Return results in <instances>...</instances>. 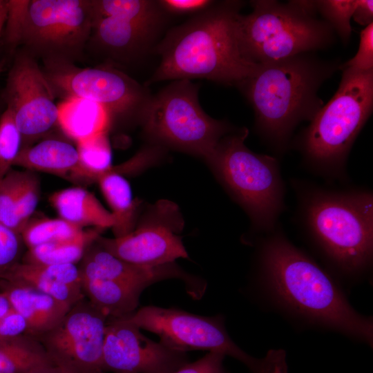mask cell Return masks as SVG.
<instances>
[{
  "mask_svg": "<svg viewBox=\"0 0 373 373\" xmlns=\"http://www.w3.org/2000/svg\"><path fill=\"white\" fill-rule=\"evenodd\" d=\"M21 242L19 234L0 223V283L19 263Z\"/></svg>",
  "mask_w": 373,
  "mask_h": 373,
  "instance_id": "836d02e7",
  "label": "cell"
},
{
  "mask_svg": "<svg viewBox=\"0 0 373 373\" xmlns=\"http://www.w3.org/2000/svg\"><path fill=\"white\" fill-rule=\"evenodd\" d=\"M6 97L21 141L35 140L58 124V104L51 84L30 58L20 57L14 64Z\"/></svg>",
  "mask_w": 373,
  "mask_h": 373,
  "instance_id": "5bb4252c",
  "label": "cell"
},
{
  "mask_svg": "<svg viewBox=\"0 0 373 373\" xmlns=\"http://www.w3.org/2000/svg\"><path fill=\"white\" fill-rule=\"evenodd\" d=\"M49 202L59 218L83 229L85 227L104 230L115 224L111 211L88 191L81 187L57 191L49 197Z\"/></svg>",
  "mask_w": 373,
  "mask_h": 373,
  "instance_id": "ffe728a7",
  "label": "cell"
},
{
  "mask_svg": "<svg viewBox=\"0 0 373 373\" xmlns=\"http://www.w3.org/2000/svg\"><path fill=\"white\" fill-rule=\"evenodd\" d=\"M83 231L84 229L60 218H46L30 219L23 226L20 236L29 249L43 244L70 239Z\"/></svg>",
  "mask_w": 373,
  "mask_h": 373,
  "instance_id": "f1b7e54d",
  "label": "cell"
},
{
  "mask_svg": "<svg viewBox=\"0 0 373 373\" xmlns=\"http://www.w3.org/2000/svg\"><path fill=\"white\" fill-rule=\"evenodd\" d=\"M38 373H106L104 372H82L77 370H75L70 367L55 364L52 366L41 371Z\"/></svg>",
  "mask_w": 373,
  "mask_h": 373,
  "instance_id": "b9f144b4",
  "label": "cell"
},
{
  "mask_svg": "<svg viewBox=\"0 0 373 373\" xmlns=\"http://www.w3.org/2000/svg\"><path fill=\"white\" fill-rule=\"evenodd\" d=\"M258 261L267 285L283 306L314 322L372 343V320L352 307L328 273L288 240L280 227L263 239Z\"/></svg>",
  "mask_w": 373,
  "mask_h": 373,
  "instance_id": "3957f363",
  "label": "cell"
},
{
  "mask_svg": "<svg viewBox=\"0 0 373 373\" xmlns=\"http://www.w3.org/2000/svg\"><path fill=\"white\" fill-rule=\"evenodd\" d=\"M162 8L167 14L197 15L210 8L215 1L210 0H160Z\"/></svg>",
  "mask_w": 373,
  "mask_h": 373,
  "instance_id": "74e56055",
  "label": "cell"
},
{
  "mask_svg": "<svg viewBox=\"0 0 373 373\" xmlns=\"http://www.w3.org/2000/svg\"><path fill=\"white\" fill-rule=\"evenodd\" d=\"M13 310L10 298L5 290L0 291V320Z\"/></svg>",
  "mask_w": 373,
  "mask_h": 373,
  "instance_id": "60d3db41",
  "label": "cell"
},
{
  "mask_svg": "<svg viewBox=\"0 0 373 373\" xmlns=\"http://www.w3.org/2000/svg\"><path fill=\"white\" fill-rule=\"evenodd\" d=\"M20 173L19 171H10L0 183V223L19 235L24 226L17 209Z\"/></svg>",
  "mask_w": 373,
  "mask_h": 373,
  "instance_id": "1f68e13d",
  "label": "cell"
},
{
  "mask_svg": "<svg viewBox=\"0 0 373 373\" xmlns=\"http://www.w3.org/2000/svg\"><path fill=\"white\" fill-rule=\"evenodd\" d=\"M7 13L6 3L3 1H0V35L6 22Z\"/></svg>",
  "mask_w": 373,
  "mask_h": 373,
  "instance_id": "7bdbcfd3",
  "label": "cell"
},
{
  "mask_svg": "<svg viewBox=\"0 0 373 373\" xmlns=\"http://www.w3.org/2000/svg\"><path fill=\"white\" fill-rule=\"evenodd\" d=\"M21 143V134L11 111L7 108L0 118V183L11 171Z\"/></svg>",
  "mask_w": 373,
  "mask_h": 373,
  "instance_id": "4dcf8cb0",
  "label": "cell"
},
{
  "mask_svg": "<svg viewBox=\"0 0 373 373\" xmlns=\"http://www.w3.org/2000/svg\"><path fill=\"white\" fill-rule=\"evenodd\" d=\"M111 122L108 112L92 101L68 97L58 104V125L77 143L108 133Z\"/></svg>",
  "mask_w": 373,
  "mask_h": 373,
  "instance_id": "44dd1931",
  "label": "cell"
},
{
  "mask_svg": "<svg viewBox=\"0 0 373 373\" xmlns=\"http://www.w3.org/2000/svg\"><path fill=\"white\" fill-rule=\"evenodd\" d=\"M198 88L191 80L178 79L151 95L138 122L149 144L205 160L219 141L236 130L203 111Z\"/></svg>",
  "mask_w": 373,
  "mask_h": 373,
  "instance_id": "ba28073f",
  "label": "cell"
},
{
  "mask_svg": "<svg viewBox=\"0 0 373 373\" xmlns=\"http://www.w3.org/2000/svg\"><path fill=\"white\" fill-rule=\"evenodd\" d=\"M81 277L85 298L108 318L126 316L136 310L143 290L104 278Z\"/></svg>",
  "mask_w": 373,
  "mask_h": 373,
  "instance_id": "7402d4cb",
  "label": "cell"
},
{
  "mask_svg": "<svg viewBox=\"0 0 373 373\" xmlns=\"http://www.w3.org/2000/svg\"><path fill=\"white\" fill-rule=\"evenodd\" d=\"M83 180L96 181L113 169L108 133L77 143Z\"/></svg>",
  "mask_w": 373,
  "mask_h": 373,
  "instance_id": "83f0119b",
  "label": "cell"
},
{
  "mask_svg": "<svg viewBox=\"0 0 373 373\" xmlns=\"http://www.w3.org/2000/svg\"><path fill=\"white\" fill-rule=\"evenodd\" d=\"M82 259L79 268L82 276L104 278L143 291L155 283L179 278L185 282L191 288V295L195 297L204 288L202 282L185 272L175 262L153 267L137 265L114 256L97 243L88 247Z\"/></svg>",
  "mask_w": 373,
  "mask_h": 373,
  "instance_id": "9a60e30c",
  "label": "cell"
},
{
  "mask_svg": "<svg viewBox=\"0 0 373 373\" xmlns=\"http://www.w3.org/2000/svg\"><path fill=\"white\" fill-rule=\"evenodd\" d=\"M97 182L115 219L112 228L115 237L130 233L135 228L139 218L138 210L141 202L133 198L129 183L113 169L100 176Z\"/></svg>",
  "mask_w": 373,
  "mask_h": 373,
  "instance_id": "603a6c76",
  "label": "cell"
},
{
  "mask_svg": "<svg viewBox=\"0 0 373 373\" xmlns=\"http://www.w3.org/2000/svg\"><path fill=\"white\" fill-rule=\"evenodd\" d=\"M19 283L72 307L84 297L79 269L75 264H17L3 282Z\"/></svg>",
  "mask_w": 373,
  "mask_h": 373,
  "instance_id": "e0dca14e",
  "label": "cell"
},
{
  "mask_svg": "<svg viewBox=\"0 0 373 373\" xmlns=\"http://www.w3.org/2000/svg\"><path fill=\"white\" fill-rule=\"evenodd\" d=\"M248 135L246 128L228 133L205 161L253 230L268 233L285 209V185L278 158L251 151L245 143Z\"/></svg>",
  "mask_w": 373,
  "mask_h": 373,
  "instance_id": "52a82bcc",
  "label": "cell"
},
{
  "mask_svg": "<svg viewBox=\"0 0 373 373\" xmlns=\"http://www.w3.org/2000/svg\"><path fill=\"white\" fill-rule=\"evenodd\" d=\"M342 70L336 93L290 144L307 169L332 181L347 180L349 153L373 107V69Z\"/></svg>",
  "mask_w": 373,
  "mask_h": 373,
  "instance_id": "5b68a950",
  "label": "cell"
},
{
  "mask_svg": "<svg viewBox=\"0 0 373 373\" xmlns=\"http://www.w3.org/2000/svg\"><path fill=\"white\" fill-rule=\"evenodd\" d=\"M93 17H115L140 22L165 23L167 13L158 1L99 0L90 1Z\"/></svg>",
  "mask_w": 373,
  "mask_h": 373,
  "instance_id": "4316f807",
  "label": "cell"
},
{
  "mask_svg": "<svg viewBox=\"0 0 373 373\" xmlns=\"http://www.w3.org/2000/svg\"><path fill=\"white\" fill-rule=\"evenodd\" d=\"M225 355L218 352H209L203 357L187 363L172 373H227L223 366Z\"/></svg>",
  "mask_w": 373,
  "mask_h": 373,
  "instance_id": "8d00e7d4",
  "label": "cell"
},
{
  "mask_svg": "<svg viewBox=\"0 0 373 373\" xmlns=\"http://www.w3.org/2000/svg\"><path fill=\"white\" fill-rule=\"evenodd\" d=\"M356 5V0L314 1L316 12L332 27L345 44L349 42L351 37L350 19Z\"/></svg>",
  "mask_w": 373,
  "mask_h": 373,
  "instance_id": "f546056e",
  "label": "cell"
},
{
  "mask_svg": "<svg viewBox=\"0 0 373 373\" xmlns=\"http://www.w3.org/2000/svg\"><path fill=\"white\" fill-rule=\"evenodd\" d=\"M14 165L29 171L83 180L77 148L59 140H46L21 149Z\"/></svg>",
  "mask_w": 373,
  "mask_h": 373,
  "instance_id": "d6986e66",
  "label": "cell"
},
{
  "mask_svg": "<svg viewBox=\"0 0 373 373\" xmlns=\"http://www.w3.org/2000/svg\"><path fill=\"white\" fill-rule=\"evenodd\" d=\"M102 229L94 228L79 236L61 241L29 248L23 262L33 265L75 264L81 260L86 249L100 236Z\"/></svg>",
  "mask_w": 373,
  "mask_h": 373,
  "instance_id": "484cf974",
  "label": "cell"
},
{
  "mask_svg": "<svg viewBox=\"0 0 373 373\" xmlns=\"http://www.w3.org/2000/svg\"><path fill=\"white\" fill-rule=\"evenodd\" d=\"M346 68L356 70L373 69V23L361 32L358 49L355 56L339 66L340 70Z\"/></svg>",
  "mask_w": 373,
  "mask_h": 373,
  "instance_id": "d590c367",
  "label": "cell"
},
{
  "mask_svg": "<svg viewBox=\"0 0 373 373\" xmlns=\"http://www.w3.org/2000/svg\"><path fill=\"white\" fill-rule=\"evenodd\" d=\"M243 2L215 1L206 10L171 28L153 52L160 62L144 86L166 80L206 79L238 86L258 68L242 55L237 18Z\"/></svg>",
  "mask_w": 373,
  "mask_h": 373,
  "instance_id": "6da1fadb",
  "label": "cell"
},
{
  "mask_svg": "<svg viewBox=\"0 0 373 373\" xmlns=\"http://www.w3.org/2000/svg\"><path fill=\"white\" fill-rule=\"evenodd\" d=\"M251 13L237 18L242 57L262 64L325 49L334 41V30L316 16L314 1H251Z\"/></svg>",
  "mask_w": 373,
  "mask_h": 373,
  "instance_id": "8992f818",
  "label": "cell"
},
{
  "mask_svg": "<svg viewBox=\"0 0 373 373\" xmlns=\"http://www.w3.org/2000/svg\"><path fill=\"white\" fill-rule=\"evenodd\" d=\"M30 1H7L6 36L7 41L15 44L23 39Z\"/></svg>",
  "mask_w": 373,
  "mask_h": 373,
  "instance_id": "e575fe53",
  "label": "cell"
},
{
  "mask_svg": "<svg viewBox=\"0 0 373 373\" xmlns=\"http://www.w3.org/2000/svg\"><path fill=\"white\" fill-rule=\"evenodd\" d=\"M139 328L157 334L169 348L218 352L244 363L252 373H285L286 363L280 350H269L265 357L251 356L228 334L220 316H204L175 308L144 306L127 316Z\"/></svg>",
  "mask_w": 373,
  "mask_h": 373,
  "instance_id": "9c48e42d",
  "label": "cell"
},
{
  "mask_svg": "<svg viewBox=\"0 0 373 373\" xmlns=\"http://www.w3.org/2000/svg\"><path fill=\"white\" fill-rule=\"evenodd\" d=\"M27 333L26 319L14 309L0 320V342L15 339Z\"/></svg>",
  "mask_w": 373,
  "mask_h": 373,
  "instance_id": "f35d334b",
  "label": "cell"
},
{
  "mask_svg": "<svg viewBox=\"0 0 373 373\" xmlns=\"http://www.w3.org/2000/svg\"><path fill=\"white\" fill-rule=\"evenodd\" d=\"M53 365L40 342L30 335L0 342V373H38Z\"/></svg>",
  "mask_w": 373,
  "mask_h": 373,
  "instance_id": "cb8c5ba5",
  "label": "cell"
},
{
  "mask_svg": "<svg viewBox=\"0 0 373 373\" xmlns=\"http://www.w3.org/2000/svg\"><path fill=\"white\" fill-rule=\"evenodd\" d=\"M1 68H0V72H1Z\"/></svg>",
  "mask_w": 373,
  "mask_h": 373,
  "instance_id": "ee69618b",
  "label": "cell"
},
{
  "mask_svg": "<svg viewBox=\"0 0 373 373\" xmlns=\"http://www.w3.org/2000/svg\"><path fill=\"white\" fill-rule=\"evenodd\" d=\"M290 182L298 199V222L325 257L348 274L369 267L373 254L372 191Z\"/></svg>",
  "mask_w": 373,
  "mask_h": 373,
  "instance_id": "277c9868",
  "label": "cell"
},
{
  "mask_svg": "<svg viewBox=\"0 0 373 373\" xmlns=\"http://www.w3.org/2000/svg\"><path fill=\"white\" fill-rule=\"evenodd\" d=\"M55 86L68 96L85 99L102 106L111 119L133 117L139 122L151 94L123 73L110 68L76 69L55 74Z\"/></svg>",
  "mask_w": 373,
  "mask_h": 373,
  "instance_id": "4fadbf2b",
  "label": "cell"
},
{
  "mask_svg": "<svg viewBox=\"0 0 373 373\" xmlns=\"http://www.w3.org/2000/svg\"><path fill=\"white\" fill-rule=\"evenodd\" d=\"M107 320L84 296L55 326L36 338L55 364L82 372H104L102 355Z\"/></svg>",
  "mask_w": 373,
  "mask_h": 373,
  "instance_id": "8fae6325",
  "label": "cell"
},
{
  "mask_svg": "<svg viewBox=\"0 0 373 373\" xmlns=\"http://www.w3.org/2000/svg\"><path fill=\"white\" fill-rule=\"evenodd\" d=\"M92 25L90 1L66 0L46 46H75L89 35Z\"/></svg>",
  "mask_w": 373,
  "mask_h": 373,
  "instance_id": "d4e9b609",
  "label": "cell"
},
{
  "mask_svg": "<svg viewBox=\"0 0 373 373\" xmlns=\"http://www.w3.org/2000/svg\"><path fill=\"white\" fill-rule=\"evenodd\" d=\"M164 24L98 17L93 18L92 30L95 41L106 54L117 60L131 61L153 52Z\"/></svg>",
  "mask_w": 373,
  "mask_h": 373,
  "instance_id": "2e32d148",
  "label": "cell"
},
{
  "mask_svg": "<svg viewBox=\"0 0 373 373\" xmlns=\"http://www.w3.org/2000/svg\"><path fill=\"white\" fill-rule=\"evenodd\" d=\"M352 18L361 26H367L373 23V1L356 0Z\"/></svg>",
  "mask_w": 373,
  "mask_h": 373,
  "instance_id": "ab89813d",
  "label": "cell"
},
{
  "mask_svg": "<svg viewBox=\"0 0 373 373\" xmlns=\"http://www.w3.org/2000/svg\"><path fill=\"white\" fill-rule=\"evenodd\" d=\"M127 316L108 318L102 370L113 373H172L189 363L186 352L169 348L140 332Z\"/></svg>",
  "mask_w": 373,
  "mask_h": 373,
  "instance_id": "7c38bea8",
  "label": "cell"
},
{
  "mask_svg": "<svg viewBox=\"0 0 373 373\" xmlns=\"http://www.w3.org/2000/svg\"><path fill=\"white\" fill-rule=\"evenodd\" d=\"M184 220L178 205L168 200L150 204L130 233L95 242L114 256L142 266H159L188 258L180 233Z\"/></svg>",
  "mask_w": 373,
  "mask_h": 373,
  "instance_id": "30bf717a",
  "label": "cell"
},
{
  "mask_svg": "<svg viewBox=\"0 0 373 373\" xmlns=\"http://www.w3.org/2000/svg\"><path fill=\"white\" fill-rule=\"evenodd\" d=\"M1 284L13 309L26 319L27 334L35 338L55 326L73 307L19 283L5 281Z\"/></svg>",
  "mask_w": 373,
  "mask_h": 373,
  "instance_id": "ac0fdd59",
  "label": "cell"
},
{
  "mask_svg": "<svg viewBox=\"0 0 373 373\" xmlns=\"http://www.w3.org/2000/svg\"><path fill=\"white\" fill-rule=\"evenodd\" d=\"M312 52L258 64L237 86L254 109L256 131L279 157L290 146L296 127L323 106L318 89L341 65Z\"/></svg>",
  "mask_w": 373,
  "mask_h": 373,
  "instance_id": "7a4b0ae2",
  "label": "cell"
},
{
  "mask_svg": "<svg viewBox=\"0 0 373 373\" xmlns=\"http://www.w3.org/2000/svg\"><path fill=\"white\" fill-rule=\"evenodd\" d=\"M39 193L40 182L36 175L30 171L21 172L17 193V209L23 225L30 219L37 206Z\"/></svg>",
  "mask_w": 373,
  "mask_h": 373,
  "instance_id": "d6a6232c",
  "label": "cell"
}]
</instances>
